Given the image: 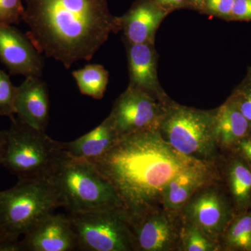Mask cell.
<instances>
[{
    "mask_svg": "<svg viewBox=\"0 0 251 251\" xmlns=\"http://www.w3.org/2000/svg\"><path fill=\"white\" fill-rule=\"evenodd\" d=\"M89 161L116 190L132 219L161 206L163 188L175 176L209 163L176 151L159 130L120 137L108 152Z\"/></svg>",
    "mask_w": 251,
    "mask_h": 251,
    "instance_id": "cell-1",
    "label": "cell"
},
{
    "mask_svg": "<svg viewBox=\"0 0 251 251\" xmlns=\"http://www.w3.org/2000/svg\"><path fill=\"white\" fill-rule=\"evenodd\" d=\"M22 21L26 35L40 53L62 63L67 69L80 60L90 61L120 31L107 0H24Z\"/></svg>",
    "mask_w": 251,
    "mask_h": 251,
    "instance_id": "cell-2",
    "label": "cell"
},
{
    "mask_svg": "<svg viewBox=\"0 0 251 251\" xmlns=\"http://www.w3.org/2000/svg\"><path fill=\"white\" fill-rule=\"evenodd\" d=\"M50 180L58 194L61 207L69 213L124 206L116 190L89 160L67 154Z\"/></svg>",
    "mask_w": 251,
    "mask_h": 251,
    "instance_id": "cell-3",
    "label": "cell"
},
{
    "mask_svg": "<svg viewBox=\"0 0 251 251\" xmlns=\"http://www.w3.org/2000/svg\"><path fill=\"white\" fill-rule=\"evenodd\" d=\"M4 130L6 145L2 166L18 180L50 179L67 153L62 142L56 141L44 130L36 129L11 118Z\"/></svg>",
    "mask_w": 251,
    "mask_h": 251,
    "instance_id": "cell-4",
    "label": "cell"
},
{
    "mask_svg": "<svg viewBox=\"0 0 251 251\" xmlns=\"http://www.w3.org/2000/svg\"><path fill=\"white\" fill-rule=\"evenodd\" d=\"M214 110H201L172 100L159 127L162 138L176 151L198 161L216 163L220 149L214 135Z\"/></svg>",
    "mask_w": 251,
    "mask_h": 251,
    "instance_id": "cell-5",
    "label": "cell"
},
{
    "mask_svg": "<svg viewBox=\"0 0 251 251\" xmlns=\"http://www.w3.org/2000/svg\"><path fill=\"white\" fill-rule=\"evenodd\" d=\"M58 207V194L50 180H18L14 187L0 191V229L20 237Z\"/></svg>",
    "mask_w": 251,
    "mask_h": 251,
    "instance_id": "cell-6",
    "label": "cell"
},
{
    "mask_svg": "<svg viewBox=\"0 0 251 251\" xmlns=\"http://www.w3.org/2000/svg\"><path fill=\"white\" fill-rule=\"evenodd\" d=\"M67 216L79 251H136L133 221L124 206Z\"/></svg>",
    "mask_w": 251,
    "mask_h": 251,
    "instance_id": "cell-7",
    "label": "cell"
},
{
    "mask_svg": "<svg viewBox=\"0 0 251 251\" xmlns=\"http://www.w3.org/2000/svg\"><path fill=\"white\" fill-rule=\"evenodd\" d=\"M220 180L221 178L212 180L200 188L180 210L184 221L219 244L236 215L227 190L224 184H220Z\"/></svg>",
    "mask_w": 251,
    "mask_h": 251,
    "instance_id": "cell-8",
    "label": "cell"
},
{
    "mask_svg": "<svg viewBox=\"0 0 251 251\" xmlns=\"http://www.w3.org/2000/svg\"><path fill=\"white\" fill-rule=\"evenodd\" d=\"M168 103L128 86L115 100L108 117L120 138L158 130Z\"/></svg>",
    "mask_w": 251,
    "mask_h": 251,
    "instance_id": "cell-9",
    "label": "cell"
},
{
    "mask_svg": "<svg viewBox=\"0 0 251 251\" xmlns=\"http://www.w3.org/2000/svg\"><path fill=\"white\" fill-rule=\"evenodd\" d=\"M136 251H179L183 221L180 211L162 206L132 219Z\"/></svg>",
    "mask_w": 251,
    "mask_h": 251,
    "instance_id": "cell-10",
    "label": "cell"
},
{
    "mask_svg": "<svg viewBox=\"0 0 251 251\" xmlns=\"http://www.w3.org/2000/svg\"><path fill=\"white\" fill-rule=\"evenodd\" d=\"M0 61L11 75L41 77L44 59L26 34L0 23Z\"/></svg>",
    "mask_w": 251,
    "mask_h": 251,
    "instance_id": "cell-11",
    "label": "cell"
},
{
    "mask_svg": "<svg viewBox=\"0 0 251 251\" xmlns=\"http://www.w3.org/2000/svg\"><path fill=\"white\" fill-rule=\"evenodd\" d=\"M21 242L23 251H79L68 216L53 213L42 218Z\"/></svg>",
    "mask_w": 251,
    "mask_h": 251,
    "instance_id": "cell-12",
    "label": "cell"
},
{
    "mask_svg": "<svg viewBox=\"0 0 251 251\" xmlns=\"http://www.w3.org/2000/svg\"><path fill=\"white\" fill-rule=\"evenodd\" d=\"M124 43L128 60V86L145 92L162 103L171 101L173 99L163 90L158 79V54L155 44Z\"/></svg>",
    "mask_w": 251,
    "mask_h": 251,
    "instance_id": "cell-13",
    "label": "cell"
},
{
    "mask_svg": "<svg viewBox=\"0 0 251 251\" xmlns=\"http://www.w3.org/2000/svg\"><path fill=\"white\" fill-rule=\"evenodd\" d=\"M169 14L152 0H135L123 16H119L124 42L155 44L156 31Z\"/></svg>",
    "mask_w": 251,
    "mask_h": 251,
    "instance_id": "cell-14",
    "label": "cell"
},
{
    "mask_svg": "<svg viewBox=\"0 0 251 251\" xmlns=\"http://www.w3.org/2000/svg\"><path fill=\"white\" fill-rule=\"evenodd\" d=\"M41 77H26L16 87L14 110L21 121L46 131L49 120V94L47 85Z\"/></svg>",
    "mask_w": 251,
    "mask_h": 251,
    "instance_id": "cell-15",
    "label": "cell"
},
{
    "mask_svg": "<svg viewBox=\"0 0 251 251\" xmlns=\"http://www.w3.org/2000/svg\"><path fill=\"white\" fill-rule=\"evenodd\" d=\"M216 163H205L183 172L166 185L161 194V206L168 210L180 211L200 188L220 179Z\"/></svg>",
    "mask_w": 251,
    "mask_h": 251,
    "instance_id": "cell-16",
    "label": "cell"
},
{
    "mask_svg": "<svg viewBox=\"0 0 251 251\" xmlns=\"http://www.w3.org/2000/svg\"><path fill=\"white\" fill-rule=\"evenodd\" d=\"M221 155L223 181L235 214L251 211V167L234 151Z\"/></svg>",
    "mask_w": 251,
    "mask_h": 251,
    "instance_id": "cell-17",
    "label": "cell"
},
{
    "mask_svg": "<svg viewBox=\"0 0 251 251\" xmlns=\"http://www.w3.org/2000/svg\"><path fill=\"white\" fill-rule=\"evenodd\" d=\"M214 135L220 150H233L242 140L251 136L247 119L228 98L216 108Z\"/></svg>",
    "mask_w": 251,
    "mask_h": 251,
    "instance_id": "cell-18",
    "label": "cell"
},
{
    "mask_svg": "<svg viewBox=\"0 0 251 251\" xmlns=\"http://www.w3.org/2000/svg\"><path fill=\"white\" fill-rule=\"evenodd\" d=\"M120 137L108 117L89 133L73 141L63 143L68 156L79 159L92 160L103 156L117 143Z\"/></svg>",
    "mask_w": 251,
    "mask_h": 251,
    "instance_id": "cell-19",
    "label": "cell"
},
{
    "mask_svg": "<svg viewBox=\"0 0 251 251\" xmlns=\"http://www.w3.org/2000/svg\"><path fill=\"white\" fill-rule=\"evenodd\" d=\"M221 251H251V211L236 214L220 239Z\"/></svg>",
    "mask_w": 251,
    "mask_h": 251,
    "instance_id": "cell-20",
    "label": "cell"
},
{
    "mask_svg": "<svg viewBox=\"0 0 251 251\" xmlns=\"http://www.w3.org/2000/svg\"><path fill=\"white\" fill-rule=\"evenodd\" d=\"M80 93L94 99L103 98L109 81V73L100 64H87L72 72Z\"/></svg>",
    "mask_w": 251,
    "mask_h": 251,
    "instance_id": "cell-21",
    "label": "cell"
},
{
    "mask_svg": "<svg viewBox=\"0 0 251 251\" xmlns=\"http://www.w3.org/2000/svg\"><path fill=\"white\" fill-rule=\"evenodd\" d=\"M179 251H221V247L218 243L206 237L197 227L184 221Z\"/></svg>",
    "mask_w": 251,
    "mask_h": 251,
    "instance_id": "cell-22",
    "label": "cell"
},
{
    "mask_svg": "<svg viewBox=\"0 0 251 251\" xmlns=\"http://www.w3.org/2000/svg\"><path fill=\"white\" fill-rule=\"evenodd\" d=\"M228 99L247 119L251 132V67L247 68L245 76L234 89Z\"/></svg>",
    "mask_w": 251,
    "mask_h": 251,
    "instance_id": "cell-23",
    "label": "cell"
},
{
    "mask_svg": "<svg viewBox=\"0 0 251 251\" xmlns=\"http://www.w3.org/2000/svg\"><path fill=\"white\" fill-rule=\"evenodd\" d=\"M16 87L10 80L9 75L0 69V117L15 116L14 100Z\"/></svg>",
    "mask_w": 251,
    "mask_h": 251,
    "instance_id": "cell-24",
    "label": "cell"
},
{
    "mask_svg": "<svg viewBox=\"0 0 251 251\" xmlns=\"http://www.w3.org/2000/svg\"><path fill=\"white\" fill-rule=\"evenodd\" d=\"M24 0H0V23L18 25L22 21Z\"/></svg>",
    "mask_w": 251,
    "mask_h": 251,
    "instance_id": "cell-25",
    "label": "cell"
},
{
    "mask_svg": "<svg viewBox=\"0 0 251 251\" xmlns=\"http://www.w3.org/2000/svg\"><path fill=\"white\" fill-rule=\"evenodd\" d=\"M234 0H204L200 14L230 21Z\"/></svg>",
    "mask_w": 251,
    "mask_h": 251,
    "instance_id": "cell-26",
    "label": "cell"
},
{
    "mask_svg": "<svg viewBox=\"0 0 251 251\" xmlns=\"http://www.w3.org/2000/svg\"><path fill=\"white\" fill-rule=\"evenodd\" d=\"M230 21L251 22V0H234Z\"/></svg>",
    "mask_w": 251,
    "mask_h": 251,
    "instance_id": "cell-27",
    "label": "cell"
},
{
    "mask_svg": "<svg viewBox=\"0 0 251 251\" xmlns=\"http://www.w3.org/2000/svg\"><path fill=\"white\" fill-rule=\"evenodd\" d=\"M158 6H161L171 14L179 9H191L187 0H152Z\"/></svg>",
    "mask_w": 251,
    "mask_h": 251,
    "instance_id": "cell-28",
    "label": "cell"
},
{
    "mask_svg": "<svg viewBox=\"0 0 251 251\" xmlns=\"http://www.w3.org/2000/svg\"><path fill=\"white\" fill-rule=\"evenodd\" d=\"M0 251H23L19 237L6 234L0 238Z\"/></svg>",
    "mask_w": 251,
    "mask_h": 251,
    "instance_id": "cell-29",
    "label": "cell"
},
{
    "mask_svg": "<svg viewBox=\"0 0 251 251\" xmlns=\"http://www.w3.org/2000/svg\"><path fill=\"white\" fill-rule=\"evenodd\" d=\"M232 151L242 156L251 167V136L242 140Z\"/></svg>",
    "mask_w": 251,
    "mask_h": 251,
    "instance_id": "cell-30",
    "label": "cell"
},
{
    "mask_svg": "<svg viewBox=\"0 0 251 251\" xmlns=\"http://www.w3.org/2000/svg\"><path fill=\"white\" fill-rule=\"evenodd\" d=\"M5 145H6V137L4 130H0V166H2L4 158Z\"/></svg>",
    "mask_w": 251,
    "mask_h": 251,
    "instance_id": "cell-31",
    "label": "cell"
},
{
    "mask_svg": "<svg viewBox=\"0 0 251 251\" xmlns=\"http://www.w3.org/2000/svg\"><path fill=\"white\" fill-rule=\"evenodd\" d=\"M187 1L191 9L201 12L204 0H187Z\"/></svg>",
    "mask_w": 251,
    "mask_h": 251,
    "instance_id": "cell-32",
    "label": "cell"
},
{
    "mask_svg": "<svg viewBox=\"0 0 251 251\" xmlns=\"http://www.w3.org/2000/svg\"><path fill=\"white\" fill-rule=\"evenodd\" d=\"M6 235V234L3 233L2 232H1V229H0V238L2 237L3 236Z\"/></svg>",
    "mask_w": 251,
    "mask_h": 251,
    "instance_id": "cell-33",
    "label": "cell"
}]
</instances>
